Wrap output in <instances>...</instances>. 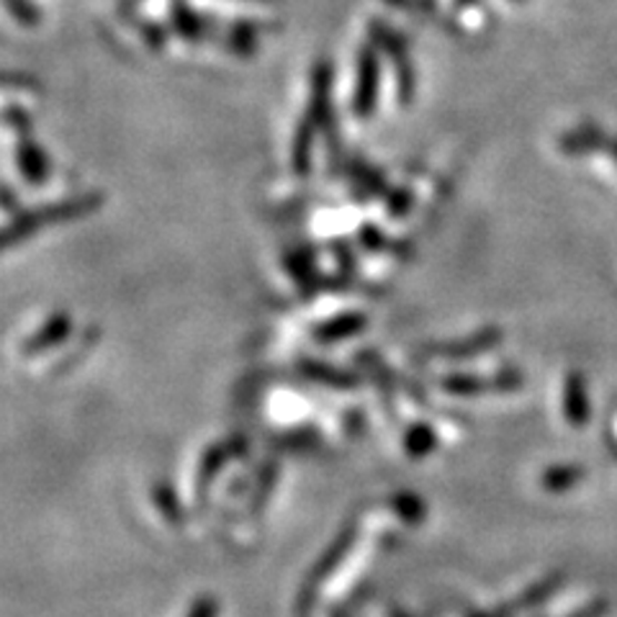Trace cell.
Wrapping results in <instances>:
<instances>
[{
    "instance_id": "10",
    "label": "cell",
    "mask_w": 617,
    "mask_h": 617,
    "mask_svg": "<svg viewBox=\"0 0 617 617\" xmlns=\"http://www.w3.org/2000/svg\"><path fill=\"white\" fill-rule=\"evenodd\" d=\"M368 327V316L363 312H343L335 316H327L312 330V337L320 345H332V343H343V340H351L355 335Z\"/></svg>"
},
{
    "instance_id": "26",
    "label": "cell",
    "mask_w": 617,
    "mask_h": 617,
    "mask_svg": "<svg viewBox=\"0 0 617 617\" xmlns=\"http://www.w3.org/2000/svg\"><path fill=\"white\" fill-rule=\"evenodd\" d=\"M3 119H6V127L13 129L19 136H29L31 132V117L27 111L21 109V105L16 103H6V111H3Z\"/></svg>"
},
{
    "instance_id": "4",
    "label": "cell",
    "mask_w": 617,
    "mask_h": 617,
    "mask_svg": "<svg viewBox=\"0 0 617 617\" xmlns=\"http://www.w3.org/2000/svg\"><path fill=\"white\" fill-rule=\"evenodd\" d=\"M502 343V330L499 327H484L476 335H468L463 340H448V343H433L427 345L422 355L425 358H437V361H468L474 355H482L492 347Z\"/></svg>"
},
{
    "instance_id": "34",
    "label": "cell",
    "mask_w": 617,
    "mask_h": 617,
    "mask_svg": "<svg viewBox=\"0 0 617 617\" xmlns=\"http://www.w3.org/2000/svg\"><path fill=\"white\" fill-rule=\"evenodd\" d=\"M607 433H610V441L615 443V448H617V407L613 409V417H610V425H607Z\"/></svg>"
},
{
    "instance_id": "29",
    "label": "cell",
    "mask_w": 617,
    "mask_h": 617,
    "mask_svg": "<svg viewBox=\"0 0 617 617\" xmlns=\"http://www.w3.org/2000/svg\"><path fill=\"white\" fill-rule=\"evenodd\" d=\"M597 154H603L605 162H607V178H610L613 183H617V136H607L603 148L597 150Z\"/></svg>"
},
{
    "instance_id": "5",
    "label": "cell",
    "mask_w": 617,
    "mask_h": 617,
    "mask_svg": "<svg viewBox=\"0 0 617 617\" xmlns=\"http://www.w3.org/2000/svg\"><path fill=\"white\" fill-rule=\"evenodd\" d=\"M245 453H247L245 437H230V441L211 445V448L204 453V458H201V463H199V478H196L199 499L206 497L209 486L216 478L219 471H222L232 458L245 456Z\"/></svg>"
},
{
    "instance_id": "24",
    "label": "cell",
    "mask_w": 617,
    "mask_h": 617,
    "mask_svg": "<svg viewBox=\"0 0 617 617\" xmlns=\"http://www.w3.org/2000/svg\"><path fill=\"white\" fill-rule=\"evenodd\" d=\"M412 211V189H388L386 193V214L392 219H402Z\"/></svg>"
},
{
    "instance_id": "2",
    "label": "cell",
    "mask_w": 617,
    "mask_h": 617,
    "mask_svg": "<svg viewBox=\"0 0 617 617\" xmlns=\"http://www.w3.org/2000/svg\"><path fill=\"white\" fill-rule=\"evenodd\" d=\"M308 119L316 129L327 136L332 150L337 152V132H335V113H332V64L320 60L312 70V93H308Z\"/></svg>"
},
{
    "instance_id": "12",
    "label": "cell",
    "mask_w": 617,
    "mask_h": 617,
    "mask_svg": "<svg viewBox=\"0 0 617 617\" xmlns=\"http://www.w3.org/2000/svg\"><path fill=\"white\" fill-rule=\"evenodd\" d=\"M299 373H302L304 378L314 381V384L320 386H330V388H355L361 384V378L355 376L351 371H343L337 368V365H330L324 361H316V358H302L299 361Z\"/></svg>"
},
{
    "instance_id": "25",
    "label": "cell",
    "mask_w": 617,
    "mask_h": 617,
    "mask_svg": "<svg viewBox=\"0 0 617 617\" xmlns=\"http://www.w3.org/2000/svg\"><path fill=\"white\" fill-rule=\"evenodd\" d=\"M358 242L363 250H368V253H381V250L392 247V240H388L376 224H363L358 230Z\"/></svg>"
},
{
    "instance_id": "9",
    "label": "cell",
    "mask_w": 617,
    "mask_h": 617,
    "mask_svg": "<svg viewBox=\"0 0 617 617\" xmlns=\"http://www.w3.org/2000/svg\"><path fill=\"white\" fill-rule=\"evenodd\" d=\"M70 332H72L70 314L57 312L34 332V335L27 340V343H23L21 353L27 355V358H37V355H42L47 351H52V347H57V345L68 343Z\"/></svg>"
},
{
    "instance_id": "33",
    "label": "cell",
    "mask_w": 617,
    "mask_h": 617,
    "mask_svg": "<svg viewBox=\"0 0 617 617\" xmlns=\"http://www.w3.org/2000/svg\"><path fill=\"white\" fill-rule=\"evenodd\" d=\"M3 206H6L8 214H16V199H13L11 183H6V185H3Z\"/></svg>"
},
{
    "instance_id": "32",
    "label": "cell",
    "mask_w": 617,
    "mask_h": 617,
    "mask_svg": "<svg viewBox=\"0 0 617 617\" xmlns=\"http://www.w3.org/2000/svg\"><path fill=\"white\" fill-rule=\"evenodd\" d=\"M599 613H603V605L591 603V605H584L581 610H576L574 615H568V617H599Z\"/></svg>"
},
{
    "instance_id": "3",
    "label": "cell",
    "mask_w": 617,
    "mask_h": 617,
    "mask_svg": "<svg viewBox=\"0 0 617 617\" xmlns=\"http://www.w3.org/2000/svg\"><path fill=\"white\" fill-rule=\"evenodd\" d=\"M355 538H358V530H355V525L345 527V530L337 535V540L332 543V548L327 550V554L322 556V562L312 568V574H308V579H306L304 589H302V597H299V613L304 615L308 607H312L316 591H320V587H322V581L327 579V576L335 572L340 564H343V558L347 554H351Z\"/></svg>"
},
{
    "instance_id": "11",
    "label": "cell",
    "mask_w": 617,
    "mask_h": 617,
    "mask_svg": "<svg viewBox=\"0 0 617 617\" xmlns=\"http://www.w3.org/2000/svg\"><path fill=\"white\" fill-rule=\"evenodd\" d=\"M16 162H19L21 178L31 185L44 183L50 178V158H47V152L37 142H31V136H19Z\"/></svg>"
},
{
    "instance_id": "7",
    "label": "cell",
    "mask_w": 617,
    "mask_h": 617,
    "mask_svg": "<svg viewBox=\"0 0 617 617\" xmlns=\"http://www.w3.org/2000/svg\"><path fill=\"white\" fill-rule=\"evenodd\" d=\"M103 206L101 193H80V196H70L62 201H54L50 206L37 209L39 222L42 226L47 224H60V222H75V219L91 216Z\"/></svg>"
},
{
    "instance_id": "21",
    "label": "cell",
    "mask_w": 617,
    "mask_h": 617,
    "mask_svg": "<svg viewBox=\"0 0 617 617\" xmlns=\"http://www.w3.org/2000/svg\"><path fill=\"white\" fill-rule=\"evenodd\" d=\"M392 505L396 509V515H399L404 523H409V525L422 523V519H425V513H427L425 502H422L417 494H409V492H404V494H399V497H394Z\"/></svg>"
},
{
    "instance_id": "27",
    "label": "cell",
    "mask_w": 617,
    "mask_h": 617,
    "mask_svg": "<svg viewBox=\"0 0 617 617\" xmlns=\"http://www.w3.org/2000/svg\"><path fill=\"white\" fill-rule=\"evenodd\" d=\"M6 8L11 11V16L21 27H37L39 23V11L34 8L31 0H6Z\"/></svg>"
},
{
    "instance_id": "20",
    "label": "cell",
    "mask_w": 617,
    "mask_h": 617,
    "mask_svg": "<svg viewBox=\"0 0 617 617\" xmlns=\"http://www.w3.org/2000/svg\"><path fill=\"white\" fill-rule=\"evenodd\" d=\"M351 170H353L355 183H358L365 193H371V196H386L388 189H392V185L386 183L384 173H378V170H373L371 165H363V162H358V165H353Z\"/></svg>"
},
{
    "instance_id": "14",
    "label": "cell",
    "mask_w": 617,
    "mask_h": 617,
    "mask_svg": "<svg viewBox=\"0 0 617 617\" xmlns=\"http://www.w3.org/2000/svg\"><path fill=\"white\" fill-rule=\"evenodd\" d=\"M283 267H286V273L294 279V283L304 294H312V291L320 286V275H316L314 257L308 250H289V253L283 255Z\"/></svg>"
},
{
    "instance_id": "8",
    "label": "cell",
    "mask_w": 617,
    "mask_h": 617,
    "mask_svg": "<svg viewBox=\"0 0 617 617\" xmlns=\"http://www.w3.org/2000/svg\"><path fill=\"white\" fill-rule=\"evenodd\" d=\"M607 140V134L591 121H584V124H576L574 129H568L562 136H558L556 148L564 158H595L597 150L603 148Z\"/></svg>"
},
{
    "instance_id": "19",
    "label": "cell",
    "mask_w": 617,
    "mask_h": 617,
    "mask_svg": "<svg viewBox=\"0 0 617 617\" xmlns=\"http://www.w3.org/2000/svg\"><path fill=\"white\" fill-rule=\"evenodd\" d=\"M581 478H584L581 466H574V463H558V466H548L546 471H543L540 484H543V489L562 494V492L574 489Z\"/></svg>"
},
{
    "instance_id": "30",
    "label": "cell",
    "mask_w": 617,
    "mask_h": 617,
    "mask_svg": "<svg viewBox=\"0 0 617 617\" xmlns=\"http://www.w3.org/2000/svg\"><path fill=\"white\" fill-rule=\"evenodd\" d=\"M384 3L402 8V11H412V13H435L437 3L435 0H384Z\"/></svg>"
},
{
    "instance_id": "6",
    "label": "cell",
    "mask_w": 617,
    "mask_h": 617,
    "mask_svg": "<svg viewBox=\"0 0 617 617\" xmlns=\"http://www.w3.org/2000/svg\"><path fill=\"white\" fill-rule=\"evenodd\" d=\"M591 404L587 392V378L579 371H568L562 384V417L568 427L579 429L589 422Z\"/></svg>"
},
{
    "instance_id": "28",
    "label": "cell",
    "mask_w": 617,
    "mask_h": 617,
    "mask_svg": "<svg viewBox=\"0 0 617 617\" xmlns=\"http://www.w3.org/2000/svg\"><path fill=\"white\" fill-rule=\"evenodd\" d=\"M140 34L144 39V44L150 47L152 52H160V50H165V39H168V31L160 27V23H152V21H144L140 23Z\"/></svg>"
},
{
    "instance_id": "15",
    "label": "cell",
    "mask_w": 617,
    "mask_h": 617,
    "mask_svg": "<svg viewBox=\"0 0 617 617\" xmlns=\"http://www.w3.org/2000/svg\"><path fill=\"white\" fill-rule=\"evenodd\" d=\"M170 29H173L178 37L196 42V39L206 34V21L204 16L193 11L185 0H175L173 8H170Z\"/></svg>"
},
{
    "instance_id": "18",
    "label": "cell",
    "mask_w": 617,
    "mask_h": 617,
    "mask_svg": "<svg viewBox=\"0 0 617 617\" xmlns=\"http://www.w3.org/2000/svg\"><path fill=\"white\" fill-rule=\"evenodd\" d=\"M441 388L451 396H478L494 392V381L474 376V373H448L441 378Z\"/></svg>"
},
{
    "instance_id": "17",
    "label": "cell",
    "mask_w": 617,
    "mask_h": 617,
    "mask_svg": "<svg viewBox=\"0 0 617 617\" xmlns=\"http://www.w3.org/2000/svg\"><path fill=\"white\" fill-rule=\"evenodd\" d=\"M435 448H437V433L433 425H427V422H414V425L407 427V433H404V451H407L409 458L414 461L427 458Z\"/></svg>"
},
{
    "instance_id": "23",
    "label": "cell",
    "mask_w": 617,
    "mask_h": 617,
    "mask_svg": "<svg viewBox=\"0 0 617 617\" xmlns=\"http://www.w3.org/2000/svg\"><path fill=\"white\" fill-rule=\"evenodd\" d=\"M154 505L160 507L162 517H168L170 523H178V519H181V505H178L175 492L170 489L168 484L154 486Z\"/></svg>"
},
{
    "instance_id": "16",
    "label": "cell",
    "mask_w": 617,
    "mask_h": 617,
    "mask_svg": "<svg viewBox=\"0 0 617 617\" xmlns=\"http://www.w3.org/2000/svg\"><path fill=\"white\" fill-rule=\"evenodd\" d=\"M368 37H371V44L376 47L378 52H384V54L392 57V62L409 57L407 39H404L399 31H394L392 27H386V23L371 21L368 23Z\"/></svg>"
},
{
    "instance_id": "36",
    "label": "cell",
    "mask_w": 617,
    "mask_h": 617,
    "mask_svg": "<svg viewBox=\"0 0 617 617\" xmlns=\"http://www.w3.org/2000/svg\"><path fill=\"white\" fill-rule=\"evenodd\" d=\"M515 3H523V0H515Z\"/></svg>"
},
{
    "instance_id": "22",
    "label": "cell",
    "mask_w": 617,
    "mask_h": 617,
    "mask_svg": "<svg viewBox=\"0 0 617 617\" xmlns=\"http://www.w3.org/2000/svg\"><path fill=\"white\" fill-rule=\"evenodd\" d=\"M394 75H396V99L402 105H409L414 99V64L409 62V57L394 62Z\"/></svg>"
},
{
    "instance_id": "35",
    "label": "cell",
    "mask_w": 617,
    "mask_h": 617,
    "mask_svg": "<svg viewBox=\"0 0 617 617\" xmlns=\"http://www.w3.org/2000/svg\"><path fill=\"white\" fill-rule=\"evenodd\" d=\"M392 617H409V615H407V613H402V610H394Z\"/></svg>"
},
{
    "instance_id": "31",
    "label": "cell",
    "mask_w": 617,
    "mask_h": 617,
    "mask_svg": "<svg viewBox=\"0 0 617 617\" xmlns=\"http://www.w3.org/2000/svg\"><path fill=\"white\" fill-rule=\"evenodd\" d=\"M216 615H219V605L214 597H201L189 613V617H216Z\"/></svg>"
},
{
    "instance_id": "1",
    "label": "cell",
    "mask_w": 617,
    "mask_h": 617,
    "mask_svg": "<svg viewBox=\"0 0 617 617\" xmlns=\"http://www.w3.org/2000/svg\"><path fill=\"white\" fill-rule=\"evenodd\" d=\"M381 91V52L371 42L358 54V70H355V91L351 109L358 119H368L376 111Z\"/></svg>"
},
{
    "instance_id": "13",
    "label": "cell",
    "mask_w": 617,
    "mask_h": 617,
    "mask_svg": "<svg viewBox=\"0 0 617 617\" xmlns=\"http://www.w3.org/2000/svg\"><path fill=\"white\" fill-rule=\"evenodd\" d=\"M320 129L312 119H304L302 124L296 127L294 132V140H291V170L299 178H306L312 173V152H314V136Z\"/></svg>"
}]
</instances>
